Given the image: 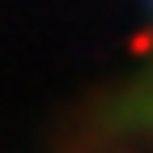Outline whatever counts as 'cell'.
Instances as JSON below:
<instances>
[{
    "mask_svg": "<svg viewBox=\"0 0 153 153\" xmlns=\"http://www.w3.org/2000/svg\"><path fill=\"white\" fill-rule=\"evenodd\" d=\"M85 140L94 153H136L153 145V0H149V47L140 55V68L94 115Z\"/></svg>",
    "mask_w": 153,
    "mask_h": 153,
    "instance_id": "6da1fadb",
    "label": "cell"
}]
</instances>
